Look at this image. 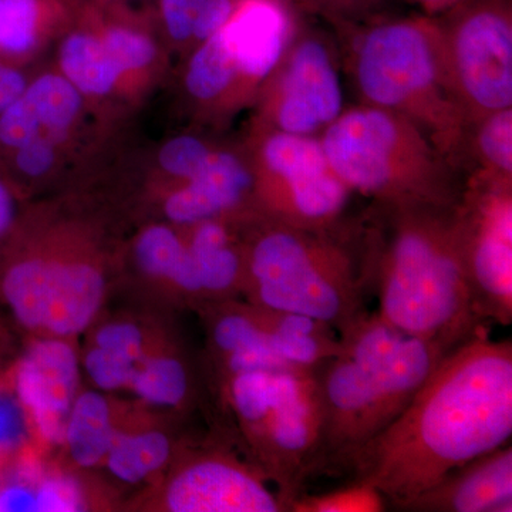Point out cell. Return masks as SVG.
<instances>
[{
    "label": "cell",
    "instance_id": "1",
    "mask_svg": "<svg viewBox=\"0 0 512 512\" xmlns=\"http://www.w3.org/2000/svg\"><path fill=\"white\" fill-rule=\"evenodd\" d=\"M512 342L488 328L450 350L409 406L343 473L402 510L448 473L511 443Z\"/></svg>",
    "mask_w": 512,
    "mask_h": 512
},
{
    "label": "cell",
    "instance_id": "2",
    "mask_svg": "<svg viewBox=\"0 0 512 512\" xmlns=\"http://www.w3.org/2000/svg\"><path fill=\"white\" fill-rule=\"evenodd\" d=\"M377 207L384 227L366 235L377 315L446 350L488 328L468 285L456 207Z\"/></svg>",
    "mask_w": 512,
    "mask_h": 512
},
{
    "label": "cell",
    "instance_id": "3",
    "mask_svg": "<svg viewBox=\"0 0 512 512\" xmlns=\"http://www.w3.org/2000/svg\"><path fill=\"white\" fill-rule=\"evenodd\" d=\"M342 355L315 369L322 440L312 477L343 473L355 456L409 406L450 350L367 312L339 333Z\"/></svg>",
    "mask_w": 512,
    "mask_h": 512
},
{
    "label": "cell",
    "instance_id": "4",
    "mask_svg": "<svg viewBox=\"0 0 512 512\" xmlns=\"http://www.w3.org/2000/svg\"><path fill=\"white\" fill-rule=\"evenodd\" d=\"M245 251L242 293L259 308L303 313L338 332L366 315L370 289L365 244L352 228L295 227L255 212L241 221Z\"/></svg>",
    "mask_w": 512,
    "mask_h": 512
},
{
    "label": "cell",
    "instance_id": "5",
    "mask_svg": "<svg viewBox=\"0 0 512 512\" xmlns=\"http://www.w3.org/2000/svg\"><path fill=\"white\" fill-rule=\"evenodd\" d=\"M320 143L340 180L383 207H456L466 188L433 141L392 111H342Z\"/></svg>",
    "mask_w": 512,
    "mask_h": 512
},
{
    "label": "cell",
    "instance_id": "6",
    "mask_svg": "<svg viewBox=\"0 0 512 512\" xmlns=\"http://www.w3.org/2000/svg\"><path fill=\"white\" fill-rule=\"evenodd\" d=\"M355 76L366 106L412 121L458 170L471 126L448 92L434 16L382 20L356 42Z\"/></svg>",
    "mask_w": 512,
    "mask_h": 512
},
{
    "label": "cell",
    "instance_id": "7",
    "mask_svg": "<svg viewBox=\"0 0 512 512\" xmlns=\"http://www.w3.org/2000/svg\"><path fill=\"white\" fill-rule=\"evenodd\" d=\"M106 276L93 262L46 256L18 225L0 248V298L22 328L70 339L89 329L106 299Z\"/></svg>",
    "mask_w": 512,
    "mask_h": 512
},
{
    "label": "cell",
    "instance_id": "8",
    "mask_svg": "<svg viewBox=\"0 0 512 512\" xmlns=\"http://www.w3.org/2000/svg\"><path fill=\"white\" fill-rule=\"evenodd\" d=\"M434 18L448 92L470 126L511 109V0H461Z\"/></svg>",
    "mask_w": 512,
    "mask_h": 512
},
{
    "label": "cell",
    "instance_id": "9",
    "mask_svg": "<svg viewBox=\"0 0 512 512\" xmlns=\"http://www.w3.org/2000/svg\"><path fill=\"white\" fill-rule=\"evenodd\" d=\"M251 165L261 214L301 228H350L342 220L353 191L330 167L319 138L262 128Z\"/></svg>",
    "mask_w": 512,
    "mask_h": 512
},
{
    "label": "cell",
    "instance_id": "10",
    "mask_svg": "<svg viewBox=\"0 0 512 512\" xmlns=\"http://www.w3.org/2000/svg\"><path fill=\"white\" fill-rule=\"evenodd\" d=\"M322 404L315 370H284L275 375L268 409L242 431L254 463L276 487L286 511L305 493L322 440Z\"/></svg>",
    "mask_w": 512,
    "mask_h": 512
},
{
    "label": "cell",
    "instance_id": "11",
    "mask_svg": "<svg viewBox=\"0 0 512 512\" xmlns=\"http://www.w3.org/2000/svg\"><path fill=\"white\" fill-rule=\"evenodd\" d=\"M461 252L474 306L487 325L512 323V187L473 177L456 205Z\"/></svg>",
    "mask_w": 512,
    "mask_h": 512
},
{
    "label": "cell",
    "instance_id": "12",
    "mask_svg": "<svg viewBox=\"0 0 512 512\" xmlns=\"http://www.w3.org/2000/svg\"><path fill=\"white\" fill-rule=\"evenodd\" d=\"M262 89L265 128L269 130L313 136L343 111L335 60L320 37L299 29Z\"/></svg>",
    "mask_w": 512,
    "mask_h": 512
},
{
    "label": "cell",
    "instance_id": "13",
    "mask_svg": "<svg viewBox=\"0 0 512 512\" xmlns=\"http://www.w3.org/2000/svg\"><path fill=\"white\" fill-rule=\"evenodd\" d=\"M262 468L215 450L195 454L165 487L171 512H286Z\"/></svg>",
    "mask_w": 512,
    "mask_h": 512
},
{
    "label": "cell",
    "instance_id": "14",
    "mask_svg": "<svg viewBox=\"0 0 512 512\" xmlns=\"http://www.w3.org/2000/svg\"><path fill=\"white\" fill-rule=\"evenodd\" d=\"M82 365L69 339L37 336L13 372V390L37 437L63 446L64 429L79 394Z\"/></svg>",
    "mask_w": 512,
    "mask_h": 512
},
{
    "label": "cell",
    "instance_id": "15",
    "mask_svg": "<svg viewBox=\"0 0 512 512\" xmlns=\"http://www.w3.org/2000/svg\"><path fill=\"white\" fill-rule=\"evenodd\" d=\"M292 0H234L220 33L245 99L259 92L295 36Z\"/></svg>",
    "mask_w": 512,
    "mask_h": 512
},
{
    "label": "cell",
    "instance_id": "16",
    "mask_svg": "<svg viewBox=\"0 0 512 512\" xmlns=\"http://www.w3.org/2000/svg\"><path fill=\"white\" fill-rule=\"evenodd\" d=\"M258 211L251 163L231 151H212L204 167L168 194L164 214L180 227L218 218H244Z\"/></svg>",
    "mask_w": 512,
    "mask_h": 512
},
{
    "label": "cell",
    "instance_id": "17",
    "mask_svg": "<svg viewBox=\"0 0 512 512\" xmlns=\"http://www.w3.org/2000/svg\"><path fill=\"white\" fill-rule=\"evenodd\" d=\"M400 511L511 512V443L457 467Z\"/></svg>",
    "mask_w": 512,
    "mask_h": 512
},
{
    "label": "cell",
    "instance_id": "18",
    "mask_svg": "<svg viewBox=\"0 0 512 512\" xmlns=\"http://www.w3.org/2000/svg\"><path fill=\"white\" fill-rule=\"evenodd\" d=\"M201 306L207 323L208 348L221 387L238 373L293 370L272 350L252 303L222 299Z\"/></svg>",
    "mask_w": 512,
    "mask_h": 512
},
{
    "label": "cell",
    "instance_id": "19",
    "mask_svg": "<svg viewBox=\"0 0 512 512\" xmlns=\"http://www.w3.org/2000/svg\"><path fill=\"white\" fill-rule=\"evenodd\" d=\"M83 106V94L62 73L29 80L18 99L0 114V158L40 136L67 138Z\"/></svg>",
    "mask_w": 512,
    "mask_h": 512
},
{
    "label": "cell",
    "instance_id": "20",
    "mask_svg": "<svg viewBox=\"0 0 512 512\" xmlns=\"http://www.w3.org/2000/svg\"><path fill=\"white\" fill-rule=\"evenodd\" d=\"M242 220L244 218H218L187 227L190 232L184 237L194 261L204 302L234 299L244 289Z\"/></svg>",
    "mask_w": 512,
    "mask_h": 512
},
{
    "label": "cell",
    "instance_id": "21",
    "mask_svg": "<svg viewBox=\"0 0 512 512\" xmlns=\"http://www.w3.org/2000/svg\"><path fill=\"white\" fill-rule=\"evenodd\" d=\"M82 484L73 476L46 470L25 454L0 467V512L86 510Z\"/></svg>",
    "mask_w": 512,
    "mask_h": 512
},
{
    "label": "cell",
    "instance_id": "22",
    "mask_svg": "<svg viewBox=\"0 0 512 512\" xmlns=\"http://www.w3.org/2000/svg\"><path fill=\"white\" fill-rule=\"evenodd\" d=\"M255 308L272 350L293 369L315 370L342 355L339 332L329 323L303 313Z\"/></svg>",
    "mask_w": 512,
    "mask_h": 512
},
{
    "label": "cell",
    "instance_id": "23",
    "mask_svg": "<svg viewBox=\"0 0 512 512\" xmlns=\"http://www.w3.org/2000/svg\"><path fill=\"white\" fill-rule=\"evenodd\" d=\"M74 0H0V59L25 67L46 37L76 15Z\"/></svg>",
    "mask_w": 512,
    "mask_h": 512
},
{
    "label": "cell",
    "instance_id": "24",
    "mask_svg": "<svg viewBox=\"0 0 512 512\" xmlns=\"http://www.w3.org/2000/svg\"><path fill=\"white\" fill-rule=\"evenodd\" d=\"M84 12L90 26L73 29L60 43L59 73L83 96L103 99L116 92L123 77L101 42L92 9Z\"/></svg>",
    "mask_w": 512,
    "mask_h": 512
},
{
    "label": "cell",
    "instance_id": "25",
    "mask_svg": "<svg viewBox=\"0 0 512 512\" xmlns=\"http://www.w3.org/2000/svg\"><path fill=\"white\" fill-rule=\"evenodd\" d=\"M134 255L141 271L163 279L192 301L204 303L200 281L184 235L168 225H151L138 235Z\"/></svg>",
    "mask_w": 512,
    "mask_h": 512
},
{
    "label": "cell",
    "instance_id": "26",
    "mask_svg": "<svg viewBox=\"0 0 512 512\" xmlns=\"http://www.w3.org/2000/svg\"><path fill=\"white\" fill-rule=\"evenodd\" d=\"M117 433L106 394L97 389L79 392L67 417L63 437V446L73 463L83 468L104 463Z\"/></svg>",
    "mask_w": 512,
    "mask_h": 512
},
{
    "label": "cell",
    "instance_id": "27",
    "mask_svg": "<svg viewBox=\"0 0 512 512\" xmlns=\"http://www.w3.org/2000/svg\"><path fill=\"white\" fill-rule=\"evenodd\" d=\"M185 89L201 106L228 109L245 101L237 70L220 33L197 45L185 70Z\"/></svg>",
    "mask_w": 512,
    "mask_h": 512
},
{
    "label": "cell",
    "instance_id": "28",
    "mask_svg": "<svg viewBox=\"0 0 512 512\" xmlns=\"http://www.w3.org/2000/svg\"><path fill=\"white\" fill-rule=\"evenodd\" d=\"M171 453L173 444L163 431H119L104 464L121 483L138 484L167 466Z\"/></svg>",
    "mask_w": 512,
    "mask_h": 512
},
{
    "label": "cell",
    "instance_id": "29",
    "mask_svg": "<svg viewBox=\"0 0 512 512\" xmlns=\"http://www.w3.org/2000/svg\"><path fill=\"white\" fill-rule=\"evenodd\" d=\"M128 389L151 406H184L192 397L191 372L185 360L178 356H146Z\"/></svg>",
    "mask_w": 512,
    "mask_h": 512
},
{
    "label": "cell",
    "instance_id": "30",
    "mask_svg": "<svg viewBox=\"0 0 512 512\" xmlns=\"http://www.w3.org/2000/svg\"><path fill=\"white\" fill-rule=\"evenodd\" d=\"M234 0H158L165 35L178 45H200L224 25Z\"/></svg>",
    "mask_w": 512,
    "mask_h": 512
},
{
    "label": "cell",
    "instance_id": "31",
    "mask_svg": "<svg viewBox=\"0 0 512 512\" xmlns=\"http://www.w3.org/2000/svg\"><path fill=\"white\" fill-rule=\"evenodd\" d=\"M476 158V177L510 181L512 178V107L495 111L471 126L467 157Z\"/></svg>",
    "mask_w": 512,
    "mask_h": 512
},
{
    "label": "cell",
    "instance_id": "32",
    "mask_svg": "<svg viewBox=\"0 0 512 512\" xmlns=\"http://www.w3.org/2000/svg\"><path fill=\"white\" fill-rule=\"evenodd\" d=\"M94 25L107 53L126 80L128 76L147 72L157 60L158 49L153 37L128 20H103L92 8Z\"/></svg>",
    "mask_w": 512,
    "mask_h": 512
},
{
    "label": "cell",
    "instance_id": "33",
    "mask_svg": "<svg viewBox=\"0 0 512 512\" xmlns=\"http://www.w3.org/2000/svg\"><path fill=\"white\" fill-rule=\"evenodd\" d=\"M384 498L375 488L352 483L330 493H302L293 501L291 512H353L382 511Z\"/></svg>",
    "mask_w": 512,
    "mask_h": 512
},
{
    "label": "cell",
    "instance_id": "34",
    "mask_svg": "<svg viewBox=\"0 0 512 512\" xmlns=\"http://www.w3.org/2000/svg\"><path fill=\"white\" fill-rule=\"evenodd\" d=\"M32 430L28 413L13 387H0V467L25 454Z\"/></svg>",
    "mask_w": 512,
    "mask_h": 512
},
{
    "label": "cell",
    "instance_id": "35",
    "mask_svg": "<svg viewBox=\"0 0 512 512\" xmlns=\"http://www.w3.org/2000/svg\"><path fill=\"white\" fill-rule=\"evenodd\" d=\"M141 360L90 346L82 362L84 373L97 390L103 393L128 389Z\"/></svg>",
    "mask_w": 512,
    "mask_h": 512
},
{
    "label": "cell",
    "instance_id": "36",
    "mask_svg": "<svg viewBox=\"0 0 512 512\" xmlns=\"http://www.w3.org/2000/svg\"><path fill=\"white\" fill-rule=\"evenodd\" d=\"M212 151L214 150L198 137H175L161 148L158 164L165 174L184 183L204 167Z\"/></svg>",
    "mask_w": 512,
    "mask_h": 512
},
{
    "label": "cell",
    "instance_id": "37",
    "mask_svg": "<svg viewBox=\"0 0 512 512\" xmlns=\"http://www.w3.org/2000/svg\"><path fill=\"white\" fill-rule=\"evenodd\" d=\"M296 6L329 20L330 23L349 28L369 18L380 0H292Z\"/></svg>",
    "mask_w": 512,
    "mask_h": 512
},
{
    "label": "cell",
    "instance_id": "38",
    "mask_svg": "<svg viewBox=\"0 0 512 512\" xmlns=\"http://www.w3.org/2000/svg\"><path fill=\"white\" fill-rule=\"evenodd\" d=\"M92 345L131 359L143 360L147 356L143 330L136 323L124 320L106 323L97 329Z\"/></svg>",
    "mask_w": 512,
    "mask_h": 512
},
{
    "label": "cell",
    "instance_id": "39",
    "mask_svg": "<svg viewBox=\"0 0 512 512\" xmlns=\"http://www.w3.org/2000/svg\"><path fill=\"white\" fill-rule=\"evenodd\" d=\"M20 191L0 170V248L20 220Z\"/></svg>",
    "mask_w": 512,
    "mask_h": 512
},
{
    "label": "cell",
    "instance_id": "40",
    "mask_svg": "<svg viewBox=\"0 0 512 512\" xmlns=\"http://www.w3.org/2000/svg\"><path fill=\"white\" fill-rule=\"evenodd\" d=\"M28 83L29 77L23 67L13 66L0 59V114L18 99Z\"/></svg>",
    "mask_w": 512,
    "mask_h": 512
},
{
    "label": "cell",
    "instance_id": "41",
    "mask_svg": "<svg viewBox=\"0 0 512 512\" xmlns=\"http://www.w3.org/2000/svg\"><path fill=\"white\" fill-rule=\"evenodd\" d=\"M417 3L426 10L427 15L437 16L446 10L453 8L454 5L460 3L461 0H416Z\"/></svg>",
    "mask_w": 512,
    "mask_h": 512
},
{
    "label": "cell",
    "instance_id": "42",
    "mask_svg": "<svg viewBox=\"0 0 512 512\" xmlns=\"http://www.w3.org/2000/svg\"><path fill=\"white\" fill-rule=\"evenodd\" d=\"M94 6L97 8L106 9V8H119V6L124 5V3L131 2V0H93Z\"/></svg>",
    "mask_w": 512,
    "mask_h": 512
}]
</instances>
